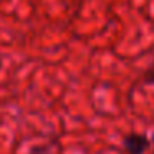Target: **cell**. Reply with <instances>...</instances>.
I'll return each mask as SVG.
<instances>
[{"instance_id":"cell-1","label":"cell","mask_w":154,"mask_h":154,"mask_svg":"<svg viewBox=\"0 0 154 154\" xmlns=\"http://www.w3.org/2000/svg\"><path fill=\"white\" fill-rule=\"evenodd\" d=\"M123 149L126 154H144L149 147V137L141 133H131L123 137Z\"/></svg>"},{"instance_id":"cell-2","label":"cell","mask_w":154,"mask_h":154,"mask_svg":"<svg viewBox=\"0 0 154 154\" xmlns=\"http://www.w3.org/2000/svg\"><path fill=\"white\" fill-rule=\"evenodd\" d=\"M144 83H147V85H154V61H152V65H151V66L147 68L146 75H144Z\"/></svg>"},{"instance_id":"cell-3","label":"cell","mask_w":154,"mask_h":154,"mask_svg":"<svg viewBox=\"0 0 154 154\" xmlns=\"http://www.w3.org/2000/svg\"><path fill=\"white\" fill-rule=\"evenodd\" d=\"M151 139H152V146H154V133H152V137H151Z\"/></svg>"},{"instance_id":"cell-4","label":"cell","mask_w":154,"mask_h":154,"mask_svg":"<svg viewBox=\"0 0 154 154\" xmlns=\"http://www.w3.org/2000/svg\"><path fill=\"white\" fill-rule=\"evenodd\" d=\"M0 70H2V60H0Z\"/></svg>"}]
</instances>
